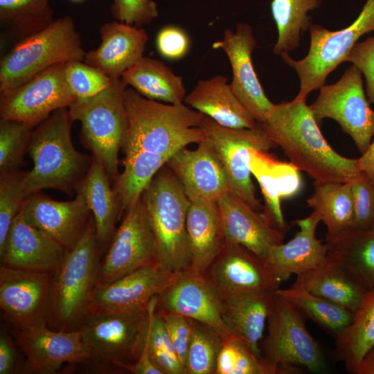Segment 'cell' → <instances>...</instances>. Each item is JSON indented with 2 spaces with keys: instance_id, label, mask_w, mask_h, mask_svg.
I'll list each match as a JSON object with an SVG mask.
<instances>
[{
  "instance_id": "obj_2",
  "label": "cell",
  "mask_w": 374,
  "mask_h": 374,
  "mask_svg": "<svg viewBox=\"0 0 374 374\" xmlns=\"http://www.w3.org/2000/svg\"><path fill=\"white\" fill-rule=\"evenodd\" d=\"M124 102L127 130L123 146L125 157L139 152L173 155L205 134L199 126L204 114L186 104L150 100L126 88Z\"/></svg>"
},
{
  "instance_id": "obj_20",
  "label": "cell",
  "mask_w": 374,
  "mask_h": 374,
  "mask_svg": "<svg viewBox=\"0 0 374 374\" xmlns=\"http://www.w3.org/2000/svg\"><path fill=\"white\" fill-rule=\"evenodd\" d=\"M223 299L204 275L189 267L157 296L156 309L189 317L215 329L223 337L231 334L222 317Z\"/></svg>"
},
{
  "instance_id": "obj_51",
  "label": "cell",
  "mask_w": 374,
  "mask_h": 374,
  "mask_svg": "<svg viewBox=\"0 0 374 374\" xmlns=\"http://www.w3.org/2000/svg\"><path fill=\"white\" fill-rule=\"evenodd\" d=\"M346 62L356 66L366 79V94L374 105V37L357 42L346 57Z\"/></svg>"
},
{
  "instance_id": "obj_46",
  "label": "cell",
  "mask_w": 374,
  "mask_h": 374,
  "mask_svg": "<svg viewBox=\"0 0 374 374\" xmlns=\"http://www.w3.org/2000/svg\"><path fill=\"white\" fill-rule=\"evenodd\" d=\"M68 85L76 98H88L106 89L111 78L98 69L79 60L65 64Z\"/></svg>"
},
{
  "instance_id": "obj_33",
  "label": "cell",
  "mask_w": 374,
  "mask_h": 374,
  "mask_svg": "<svg viewBox=\"0 0 374 374\" xmlns=\"http://www.w3.org/2000/svg\"><path fill=\"white\" fill-rule=\"evenodd\" d=\"M292 287L325 298L352 313L358 309L366 292L328 256L320 266L297 275Z\"/></svg>"
},
{
  "instance_id": "obj_45",
  "label": "cell",
  "mask_w": 374,
  "mask_h": 374,
  "mask_svg": "<svg viewBox=\"0 0 374 374\" xmlns=\"http://www.w3.org/2000/svg\"><path fill=\"white\" fill-rule=\"evenodd\" d=\"M25 173L18 170L0 176V251L5 245L14 220L27 198L21 185Z\"/></svg>"
},
{
  "instance_id": "obj_7",
  "label": "cell",
  "mask_w": 374,
  "mask_h": 374,
  "mask_svg": "<svg viewBox=\"0 0 374 374\" xmlns=\"http://www.w3.org/2000/svg\"><path fill=\"white\" fill-rule=\"evenodd\" d=\"M80 35L65 16L20 39L0 62V91L16 87L49 66L84 59Z\"/></svg>"
},
{
  "instance_id": "obj_30",
  "label": "cell",
  "mask_w": 374,
  "mask_h": 374,
  "mask_svg": "<svg viewBox=\"0 0 374 374\" xmlns=\"http://www.w3.org/2000/svg\"><path fill=\"white\" fill-rule=\"evenodd\" d=\"M275 292H254L223 299L222 317L231 334L247 343L261 357L262 339Z\"/></svg>"
},
{
  "instance_id": "obj_5",
  "label": "cell",
  "mask_w": 374,
  "mask_h": 374,
  "mask_svg": "<svg viewBox=\"0 0 374 374\" xmlns=\"http://www.w3.org/2000/svg\"><path fill=\"white\" fill-rule=\"evenodd\" d=\"M141 197L154 236L155 261L173 272L189 267L186 217L190 200L167 164L155 175Z\"/></svg>"
},
{
  "instance_id": "obj_37",
  "label": "cell",
  "mask_w": 374,
  "mask_h": 374,
  "mask_svg": "<svg viewBox=\"0 0 374 374\" xmlns=\"http://www.w3.org/2000/svg\"><path fill=\"white\" fill-rule=\"evenodd\" d=\"M172 156L139 152L125 157L123 170L115 179L114 188L121 213L141 198L155 175Z\"/></svg>"
},
{
  "instance_id": "obj_54",
  "label": "cell",
  "mask_w": 374,
  "mask_h": 374,
  "mask_svg": "<svg viewBox=\"0 0 374 374\" xmlns=\"http://www.w3.org/2000/svg\"><path fill=\"white\" fill-rule=\"evenodd\" d=\"M359 170L364 173L374 184V134L367 150L357 159Z\"/></svg>"
},
{
  "instance_id": "obj_35",
  "label": "cell",
  "mask_w": 374,
  "mask_h": 374,
  "mask_svg": "<svg viewBox=\"0 0 374 374\" xmlns=\"http://www.w3.org/2000/svg\"><path fill=\"white\" fill-rule=\"evenodd\" d=\"M313 186L308 205L326 226V241L332 240L352 226L354 203L350 183L314 181Z\"/></svg>"
},
{
  "instance_id": "obj_52",
  "label": "cell",
  "mask_w": 374,
  "mask_h": 374,
  "mask_svg": "<svg viewBox=\"0 0 374 374\" xmlns=\"http://www.w3.org/2000/svg\"><path fill=\"white\" fill-rule=\"evenodd\" d=\"M17 344L6 332L0 335V374H10L18 370Z\"/></svg>"
},
{
  "instance_id": "obj_48",
  "label": "cell",
  "mask_w": 374,
  "mask_h": 374,
  "mask_svg": "<svg viewBox=\"0 0 374 374\" xmlns=\"http://www.w3.org/2000/svg\"><path fill=\"white\" fill-rule=\"evenodd\" d=\"M111 12L115 20L142 28L159 15L153 0H113Z\"/></svg>"
},
{
  "instance_id": "obj_13",
  "label": "cell",
  "mask_w": 374,
  "mask_h": 374,
  "mask_svg": "<svg viewBox=\"0 0 374 374\" xmlns=\"http://www.w3.org/2000/svg\"><path fill=\"white\" fill-rule=\"evenodd\" d=\"M65 64H53L16 87L0 91L1 119L34 128L54 111L69 107L76 98L66 79Z\"/></svg>"
},
{
  "instance_id": "obj_6",
  "label": "cell",
  "mask_w": 374,
  "mask_h": 374,
  "mask_svg": "<svg viewBox=\"0 0 374 374\" xmlns=\"http://www.w3.org/2000/svg\"><path fill=\"white\" fill-rule=\"evenodd\" d=\"M127 84L121 78H111L109 86L98 94L76 98L69 107L73 121L81 123V139L104 166L109 177L118 175V152L127 130L124 102Z\"/></svg>"
},
{
  "instance_id": "obj_53",
  "label": "cell",
  "mask_w": 374,
  "mask_h": 374,
  "mask_svg": "<svg viewBox=\"0 0 374 374\" xmlns=\"http://www.w3.org/2000/svg\"><path fill=\"white\" fill-rule=\"evenodd\" d=\"M121 370L133 374H163L152 357L144 341L137 359L133 363L122 365Z\"/></svg>"
},
{
  "instance_id": "obj_12",
  "label": "cell",
  "mask_w": 374,
  "mask_h": 374,
  "mask_svg": "<svg viewBox=\"0 0 374 374\" xmlns=\"http://www.w3.org/2000/svg\"><path fill=\"white\" fill-rule=\"evenodd\" d=\"M199 126L204 132V139L224 169L230 191L258 211L261 205L256 199L251 178L249 149L268 151L276 145L269 139L259 123L253 128L233 129L204 115Z\"/></svg>"
},
{
  "instance_id": "obj_18",
  "label": "cell",
  "mask_w": 374,
  "mask_h": 374,
  "mask_svg": "<svg viewBox=\"0 0 374 374\" xmlns=\"http://www.w3.org/2000/svg\"><path fill=\"white\" fill-rule=\"evenodd\" d=\"M204 276L222 299L254 292H276L283 283L256 253L229 242Z\"/></svg>"
},
{
  "instance_id": "obj_11",
  "label": "cell",
  "mask_w": 374,
  "mask_h": 374,
  "mask_svg": "<svg viewBox=\"0 0 374 374\" xmlns=\"http://www.w3.org/2000/svg\"><path fill=\"white\" fill-rule=\"evenodd\" d=\"M310 108L319 124L325 118L339 123L361 154L368 148L374 134V109L363 87L362 73L354 64L332 84H323Z\"/></svg>"
},
{
  "instance_id": "obj_1",
  "label": "cell",
  "mask_w": 374,
  "mask_h": 374,
  "mask_svg": "<svg viewBox=\"0 0 374 374\" xmlns=\"http://www.w3.org/2000/svg\"><path fill=\"white\" fill-rule=\"evenodd\" d=\"M260 124L290 162L315 181L350 183L360 173L357 159L343 157L328 144L306 99L274 103Z\"/></svg>"
},
{
  "instance_id": "obj_39",
  "label": "cell",
  "mask_w": 374,
  "mask_h": 374,
  "mask_svg": "<svg viewBox=\"0 0 374 374\" xmlns=\"http://www.w3.org/2000/svg\"><path fill=\"white\" fill-rule=\"evenodd\" d=\"M276 292L335 337L352 321L353 313L305 290L291 287Z\"/></svg>"
},
{
  "instance_id": "obj_10",
  "label": "cell",
  "mask_w": 374,
  "mask_h": 374,
  "mask_svg": "<svg viewBox=\"0 0 374 374\" xmlns=\"http://www.w3.org/2000/svg\"><path fill=\"white\" fill-rule=\"evenodd\" d=\"M146 322L147 310L89 315L79 330L91 353L89 363L109 371L134 362L143 346Z\"/></svg>"
},
{
  "instance_id": "obj_36",
  "label": "cell",
  "mask_w": 374,
  "mask_h": 374,
  "mask_svg": "<svg viewBox=\"0 0 374 374\" xmlns=\"http://www.w3.org/2000/svg\"><path fill=\"white\" fill-rule=\"evenodd\" d=\"M335 355L347 371L355 374L374 346V290L366 292L350 323L335 337Z\"/></svg>"
},
{
  "instance_id": "obj_49",
  "label": "cell",
  "mask_w": 374,
  "mask_h": 374,
  "mask_svg": "<svg viewBox=\"0 0 374 374\" xmlns=\"http://www.w3.org/2000/svg\"><path fill=\"white\" fill-rule=\"evenodd\" d=\"M157 311L165 321L177 356L185 370L195 320L174 312Z\"/></svg>"
},
{
  "instance_id": "obj_9",
  "label": "cell",
  "mask_w": 374,
  "mask_h": 374,
  "mask_svg": "<svg viewBox=\"0 0 374 374\" xmlns=\"http://www.w3.org/2000/svg\"><path fill=\"white\" fill-rule=\"evenodd\" d=\"M374 31V0H366L361 12L348 26L331 31L321 25L310 27V42L307 55L299 60L288 53L280 55L285 64L292 67L300 80L296 100L306 99L313 90L325 84L328 75L346 59L357 40Z\"/></svg>"
},
{
  "instance_id": "obj_43",
  "label": "cell",
  "mask_w": 374,
  "mask_h": 374,
  "mask_svg": "<svg viewBox=\"0 0 374 374\" xmlns=\"http://www.w3.org/2000/svg\"><path fill=\"white\" fill-rule=\"evenodd\" d=\"M224 339L213 328L194 321L186 374H215Z\"/></svg>"
},
{
  "instance_id": "obj_55",
  "label": "cell",
  "mask_w": 374,
  "mask_h": 374,
  "mask_svg": "<svg viewBox=\"0 0 374 374\" xmlns=\"http://www.w3.org/2000/svg\"><path fill=\"white\" fill-rule=\"evenodd\" d=\"M355 374H374V346L365 355Z\"/></svg>"
},
{
  "instance_id": "obj_16",
  "label": "cell",
  "mask_w": 374,
  "mask_h": 374,
  "mask_svg": "<svg viewBox=\"0 0 374 374\" xmlns=\"http://www.w3.org/2000/svg\"><path fill=\"white\" fill-rule=\"evenodd\" d=\"M179 273L153 262L109 283L98 285L91 296L89 316L144 312L152 299L166 290Z\"/></svg>"
},
{
  "instance_id": "obj_47",
  "label": "cell",
  "mask_w": 374,
  "mask_h": 374,
  "mask_svg": "<svg viewBox=\"0 0 374 374\" xmlns=\"http://www.w3.org/2000/svg\"><path fill=\"white\" fill-rule=\"evenodd\" d=\"M350 183L354 203L351 229H374V184L362 172Z\"/></svg>"
},
{
  "instance_id": "obj_21",
  "label": "cell",
  "mask_w": 374,
  "mask_h": 374,
  "mask_svg": "<svg viewBox=\"0 0 374 374\" xmlns=\"http://www.w3.org/2000/svg\"><path fill=\"white\" fill-rule=\"evenodd\" d=\"M70 201H57L41 191L28 196L21 213L34 226L71 250L84 234L91 217L84 195L76 193Z\"/></svg>"
},
{
  "instance_id": "obj_14",
  "label": "cell",
  "mask_w": 374,
  "mask_h": 374,
  "mask_svg": "<svg viewBox=\"0 0 374 374\" xmlns=\"http://www.w3.org/2000/svg\"><path fill=\"white\" fill-rule=\"evenodd\" d=\"M155 261L154 240L142 197L130 206L101 260L98 285L109 283Z\"/></svg>"
},
{
  "instance_id": "obj_24",
  "label": "cell",
  "mask_w": 374,
  "mask_h": 374,
  "mask_svg": "<svg viewBox=\"0 0 374 374\" xmlns=\"http://www.w3.org/2000/svg\"><path fill=\"white\" fill-rule=\"evenodd\" d=\"M66 251L19 212L11 225L0 257L3 265L54 273Z\"/></svg>"
},
{
  "instance_id": "obj_50",
  "label": "cell",
  "mask_w": 374,
  "mask_h": 374,
  "mask_svg": "<svg viewBox=\"0 0 374 374\" xmlns=\"http://www.w3.org/2000/svg\"><path fill=\"white\" fill-rule=\"evenodd\" d=\"M156 46L161 57L168 60H177L187 55L190 40L183 28L175 25H168L157 33Z\"/></svg>"
},
{
  "instance_id": "obj_8",
  "label": "cell",
  "mask_w": 374,
  "mask_h": 374,
  "mask_svg": "<svg viewBox=\"0 0 374 374\" xmlns=\"http://www.w3.org/2000/svg\"><path fill=\"white\" fill-rule=\"evenodd\" d=\"M304 314L276 292L267 318V333L259 347L262 359L283 374L297 373L303 366L313 373L327 371L319 342L308 331Z\"/></svg>"
},
{
  "instance_id": "obj_25",
  "label": "cell",
  "mask_w": 374,
  "mask_h": 374,
  "mask_svg": "<svg viewBox=\"0 0 374 374\" xmlns=\"http://www.w3.org/2000/svg\"><path fill=\"white\" fill-rule=\"evenodd\" d=\"M249 168L265 201L264 216L274 228L285 234L290 226L285 220L280 202L300 192V170L290 162L275 159L268 151L254 148L249 149Z\"/></svg>"
},
{
  "instance_id": "obj_26",
  "label": "cell",
  "mask_w": 374,
  "mask_h": 374,
  "mask_svg": "<svg viewBox=\"0 0 374 374\" xmlns=\"http://www.w3.org/2000/svg\"><path fill=\"white\" fill-rule=\"evenodd\" d=\"M99 46L86 53L84 61L110 78H121L143 55L148 35L139 28L114 20L100 28Z\"/></svg>"
},
{
  "instance_id": "obj_23",
  "label": "cell",
  "mask_w": 374,
  "mask_h": 374,
  "mask_svg": "<svg viewBox=\"0 0 374 374\" xmlns=\"http://www.w3.org/2000/svg\"><path fill=\"white\" fill-rule=\"evenodd\" d=\"M217 203L226 242L240 244L264 260L274 246L283 243L284 233L238 195L229 191Z\"/></svg>"
},
{
  "instance_id": "obj_42",
  "label": "cell",
  "mask_w": 374,
  "mask_h": 374,
  "mask_svg": "<svg viewBox=\"0 0 374 374\" xmlns=\"http://www.w3.org/2000/svg\"><path fill=\"white\" fill-rule=\"evenodd\" d=\"M215 374H283L258 356L239 337L231 335L223 341Z\"/></svg>"
},
{
  "instance_id": "obj_34",
  "label": "cell",
  "mask_w": 374,
  "mask_h": 374,
  "mask_svg": "<svg viewBox=\"0 0 374 374\" xmlns=\"http://www.w3.org/2000/svg\"><path fill=\"white\" fill-rule=\"evenodd\" d=\"M121 78L127 86L150 100L179 104L186 96L182 77L162 62L149 57L143 56Z\"/></svg>"
},
{
  "instance_id": "obj_28",
  "label": "cell",
  "mask_w": 374,
  "mask_h": 374,
  "mask_svg": "<svg viewBox=\"0 0 374 374\" xmlns=\"http://www.w3.org/2000/svg\"><path fill=\"white\" fill-rule=\"evenodd\" d=\"M184 103L224 127L253 128L258 124L222 75L199 80L186 96Z\"/></svg>"
},
{
  "instance_id": "obj_32",
  "label": "cell",
  "mask_w": 374,
  "mask_h": 374,
  "mask_svg": "<svg viewBox=\"0 0 374 374\" xmlns=\"http://www.w3.org/2000/svg\"><path fill=\"white\" fill-rule=\"evenodd\" d=\"M328 256L366 292L374 290V229H349L326 241Z\"/></svg>"
},
{
  "instance_id": "obj_56",
  "label": "cell",
  "mask_w": 374,
  "mask_h": 374,
  "mask_svg": "<svg viewBox=\"0 0 374 374\" xmlns=\"http://www.w3.org/2000/svg\"><path fill=\"white\" fill-rule=\"evenodd\" d=\"M70 1H71L73 2H80V1H82L84 0H70Z\"/></svg>"
},
{
  "instance_id": "obj_38",
  "label": "cell",
  "mask_w": 374,
  "mask_h": 374,
  "mask_svg": "<svg viewBox=\"0 0 374 374\" xmlns=\"http://www.w3.org/2000/svg\"><path fill=\"white\" fill-rule=\"evenodd\" d=\"M322 0H272L271 11L278 38L273 48L280 55L300 46L301 35L311 26L308 12L318 8Z\"/></svg>"
},
{
  "instance_id": "obj_3",
  "label": "cell",
  "mask_w": 374,
  "mask_h": 374,
  "mask_svg": "<svg viewBox=\"0 0 374 374\" xmlns=\"http://www.w3.org/2000/svg\"><path fill=\"white\" fill-rule=\"evenodd\" d=\"M69 107L54 111L33 130L28 154L33 161L21 181L26 197L44 189L72 195L88 172L92 158L73 146Z\"/></svg>"
},
{
  "instance_id": "obj_4",
  "label": "cell",
  "mask_w": 374,
  "mask_h": 374,
  "mask_svg": "<svg viewBox=\"0 0 374 374\" xmlns=\"http://www.w3.org/2000/svg\"><path fill=\"white\" fill-rule=\"evenodd\" d=\"M103 249L91 217L77 244L53 274L46 323L55 330H79L89 317V308L97 285Z\"/></svg>"
},
{
  "instance_id": "obj_44",
  "label": "cell",
  "mask_w": 374,
  "mask_h": 374,
  "mask_svg": "<svg viewBox=\"0 0 374 374\" xmlns=\"http://www.w3.org/2000/svg\"><path fill=\"white\" fill-rule=\"evenodd\" d=\"M33 128L24 122L0 121V174L18 170L23 163Z\"/></svg>"
},
{
  "instance_id": "obj_41",
  "label": "cell",
  "mask_w": 374,
  "mask_h": 374,
  "mask_svg": "<svg viewBox=\"0 0 374 374\" xmlns=\"http://www.w3.org/2000/svg\"><path fill=\"white\" fill-rule=\"evenodd\" d=\"M157 296L147 308V322L144 343L163 374H186L177 356L165 321L156 310Z\"/></svg>"
},
{
  "instance_id": "obj_31",
  "label": "cell",
  "mask_w": 374,
  "mask_h": 374,
  "mask_svg": "<svg viewBox=\"0 0 374 374\" xmlns=\"http://www.w3.org/2000/svg\"><path fill=\"white\" fill-rule=\"evenodd\" d=\"M91 166L75 192L84 197L93 217L96 235L102 249L108 247L115 226L122 214L116 194L101 162L92 156Z\"/></svg>"
},
{
  "instance_id": "obj_40",
  "label": "cell",
  "mask_w": 374,
  "mask_h": 374,
  "mask_svg": "<svg viewBox=\"0 0 374 374\" xmlns=\"http://www.w3.org/2000/svg\"><path fill=\"white\" fill-rule=\"evenodd\" d=\"M53 13L49 0H0L1 24L20 39L50 25Z\"/></svg>"
},
{
  "instance_id": "obj_27",
  "label": "cell",
  "mask_w": 374,
  "mask_h": 374,
  "mask_svg": "<svg viewBox=\"0 0 374 374\" xmlns=\"http://www.w3.org/2000/svg\"><path fill=\"white\" fill-rule=\"evenodd\" d=\"M319 217L312 213L294 223L299 231L287 243L274 246L265 260L271 271L283 282L292 274L299 275L326 262L328 245L316 237Z\"/></svg>"
},
{
  "instance_id": "obj_29",
  "label": "cell",
  "mask_w": 374,
  "mask_h": 374,
  "mask_svg": "<svg viewBox=\"0 0 374 374\" xmlns=\"http://www.w3.org/2000/svg\"><path fill=\"white\" fill-rule=\"evenodd\" d=\"M186 231L190 256L189 268L204 275L226 243L217 202H190Z\"/></svg>"
},
{
  "instance_id": "obj_15",
  "label": "cell",
  "mask_w": 374,
  "mask_h": 374,
  "mask_svg": "<svg viewBox=\"0 0 374 374\" xmlns=\"http://www.w3.org/2000/svg\"><path fill=\"white\" fill-rule=\"evenodd\" d=\"M53 272L0 267V307L10 330L46 323Z\"/></svg>"
},
{
  "instance_id": "obj_17",
  "label": "cell",
  "mask_w": 374,
  "mask_h": 374,
  "mask_svg": "<svg viewBox=\"0 0 374 374\" xmlns=\"http://www.w3.org/2000/svg\"><path fill=\"white\" fill-rule=\"evenodd\" d=\"M10 332L26 358L23 373L50 374L66 364L90 362L91 353L80 330H55L44 323Z\"/></svg>"
},
{
  "instance_id": "obj_19",
  "label": "cell",
  "mask_w": 374,
  "mask_h": 374,
  "mask_svg": "<svg viewBox=\"0 0 374 374\" xmlns=\"http://www.w3.org/2000/svg\"><path fill=\"white\" fill-rule=\"evenodd\" d=\"M256 40L251 27L238 24L235 31L226 29L223 38L213 43L230 62L233 78L231 87L246 109L258 123H262L273 107L267 97L253 66L251 54Z\"/></svg>"
},
{
  "instance_id": "obj_22",
  "label": "cell",
  "mask_w": 374,
  "mask_h": 374,
  "mask_svg": "<svg viewBox=\"0 0 374 374\" xmlns=\"http://www.w3.org/2000/svg\"><path fill=\"white\" fill-rule=\"evenodd\" d=\"M197 145L195 150H179L166 164L190 202H217L230 191L226 174L211 145L204 139Z\"/></svg>"
}]
</instances>
